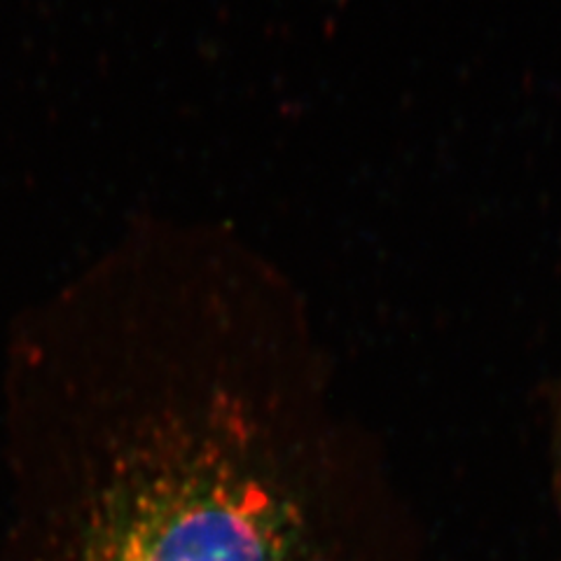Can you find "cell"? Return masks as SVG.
Here are the masks:
<instances>
[{
  "label": "cell",
  "mask_w": 561,
  "mask_h": 561,
  "mask_svg": "<svg viewBox=\"0 0 561 561\" xmlns=\"http://www.w3.org/2000/svg\"><path fill=\"white\" fill-rule=\"evenodd\" d=\"M16 356L0 561H360L302 330L131 325Z\"/></svg>",
  "instance_id": "6da1fadb"
}]
</instances>
